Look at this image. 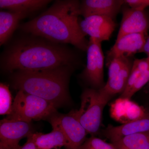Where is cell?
<instances>
[{"instance_id":"cell-2","label":"cell","mask_w":149,"mask_h":149,"mask_svg":"<svg viewBox=\"0 0 149 149\" xmlns=\"http://www.w3.org/2000/svg\"><path fill=\"white\" fill-rule=\"evenodd\" d=\"M80 2L56 1L39 16L21 25L24 32L60 44H71L86 51L89 42L78 22Z\"/></svg>"},{"instance_id":"cell-11","label":"cell","mask_w":149,"mask_h":149,"mask_svg":"<svg viewBox=\"0 0 149 149\" xmlns=\"http://www.w3.org/2000/svg\"><path fill=\"white\" fill-rule=\"evenodd\" d=\"M123 8L122 20L116 40L128 34H145L149 28V19L145 11L130 7Z\"/></svg>"},{"instance_id":"cell-18","label":"cell","mask_w":149,"mask_h":149,"mask_svg":"<svg viewBox=\"0 0 149 149\" xmlns=\"http://www.w3.org/2000/svg\"><path fill=\"white\" fill-rule=\"evenodd\" d=\"M111 143L116 149H149V130L125 136Z\"/></svg>"},{"instance_id":"cell-20","label":"cell","mask_w":149,"mask_h":149,"mask_svg":"<svg viewBox=\"0 0 149 149\" xmlns=\"http://www.w3.org/2000/svg\"><path fill=\"white\" fill-rule=\"evenodd\" d=\"M12 97L8 85L0 84V114L10 115L12 111Z\"/></svg>"},{"instance_id":"cell-22","label":"cell","mask_w":149,"mask_h":149,"mask_svg":"<svg viewBox=\"0 0 149 149\" xmlns=\"http://www.w3.org/2000/svg\"><path fill=\"white\" fill-rule=\"evenodd\" d=\"M125 3L130 8L144 11L145 9L149 7V0H125Z\"/></svg>"},{"instance_id":"cell-13","label":"cell","mask_w":149,"mask_h":149,"mask_svg":"<svg viewBox=\"0 0 149 149\" xmlns=\"http://www.w3.org/2000/svg\"><path fill=\"white\" fill-rule=\"evenodd\" d=\"M149 130V111L143 117L118 126L109 125L103 130V135L113 143L125 136Z\"/></svg>"},{"instance_id":"cell-15","label":"cell","mask_w":149,"mask_h":149,"mask_svg":"<svg viewBox=\"0 0 149 149\" xmlns=\"http://www.w3.org/2000/svg\"><path fill=\"white\" fill-rule=\"evenodd\" d=\"M27 15V13L9 10L0 12V45L7 42L20 20Z\"/></svg>"},{"instance_id":"cell-14","label":"cell","mask_w":149,"mask_h":149,"mask_svg":"<svg viewBox=\"0 0 149 149\" xmlns=\"http://www.w3.org/2000/svg\"><path fill=\"white\" fill-rule=\"evenodd\" d=\"M52 132L47 134L33 133L32 134L37 149H55L67 146V141L64 133L59 128L52 127Z\"/></svg>"},{"instance_id":"cell-7","label":"cell","mask_w":149,"mask_h":149,"mask_svg":"<svg viewBox=\"0 0 149 149\" xmlns=\"http://www.w3.org/2000/svg\"><path fill=\"white\" fill-rule=\"evenodd\" d=\"M52 127H56L64 133L67 146L65 149H80L86 140L87 131L71 115L54 113L49 118Z\"/></svg>"},{"instance_id":"cell-16","label":"cell","mask_w":149,"mask_h":149,"mask_svg":"<svg viewBox=\"0 0 149 149\" xmlns=\"http://www.w3.org/2000/svg\"><path fill=\"white\" fill-rule=\"evenodd\" d=\"M134 60L133 57L130 58L120 71L111 78L108 79L103 88L107 93L113 96L118 93H123L128 83Z\"/></svg>"},{"instance_id":"cell-25","label":"cell","mask_w":149,"mask_h":149,"mask_svg":"<svg viewBox=\"0 0 149 149\" xmlns=\"http://www.w3.org/2000/svg\"><path fill=\"white\" fill-rule=\"evenodd\" d=\"M0 149H10L7 146L2 143H0Z\"/></svg>"},{"instance_id":"cell-3","label":"cell","mask_w":149,"mask_h":149,"mask_svg":"<svg viewBox=\"0 0 149 149\" xmlns=\"http://www.w3.org/2000/svg\"><path fill=\"white\" fill-rule=\"evenodd\" d=\"M74 66L63 65L38 70H18L13 72L14 89L40 97L57 108L70 102L68 85Z\"/></svg>"},{"instance_id":"cell-8","label":"cell","mask_w":149,"mask_h":149,"mask_svg":"<svg viewBox=\"0 0 149 149\" xmlns=\"http://www.w3.org/2000/svg\"><path fill=\"white\" fill-rule=\"evenodd\" d=\"M31 123L7 118L0 122V143L10 149H19V142L33 133Z\"/></svg>"},{"instance_id":"cell-9","label":"cell","mask_w":149,"mask_h":149,"mask_svg":"<svg viewBox=\"0 0 149 149\" xmlns=\"http://www.w3.org/2000/svg\"><path fill=\"white\" fill-rule=\"evenodd\" d=\"M80 26L85 35L102 43L109 40L115 29L116 23L110 17L93 15L84 18L80 22Z\"/></svg>"},{"instance_id":"cell-17","label":"cell","mask_w":149,"mask_h":149,"mask_svg":"<svg viewBox=\"0 0 149 149\" xmlns=\"http://www.w3.org/2000/svg\"><path fill=\"white\" fill-rule=\"evenodd\" d=\"M51 2L49 0H1L0 8L28 15L43 8Z\"/></svg>"},{"instance_id":"cell-23","label":"cell","mask_w":149,"mask_h":149,"mask_svg":"<svg viewBox=\"0 0 149 149\" xmlns=\"http://www.w3.org/2000/svg\"><path fill=\"white\" fill-rule=\"evenodd\" d=\"M32 134L27 137V142L19 149H37L35 142L32 137Z\"/></svg>"},{"instance_id":"cell-27","label":"cell","mask_w":149,"mask_h":149,"mask_svg":"<svg viewBox=\"0 0 149 149\" xmlns=\"http://www.w3.org/2000/svg\"><path fill=\"white\" fill-rule=\"evenodd\" d=\"M55 149H61L60 148H56Z\"/></svg>"},{"instance_id":"cell-12","label":"cell","mask_w":149,"mask_h":149,"mask_svg":"<svg viewBox=\"0 0 149 149\" xmlns=\"http://www.w3.org/2000/svg\"><path fill=\"white\" fill-rule=\"evenodd\" d=\"M124 4V0H84L80 2L79 13L84 18L101 15L114 20Z\"/></svg>"},{"instance_id":"cell-19","label":"cell","mask_w":149,"mask_h":149,"mask_svg":"<svg viewBox=\"0 0 149 149\" xmlns=\"http://www.w3.org/2000/svg\"><path fill=\"white\" fill-rule=\"evenodd\" d=\"M149 69V58L134 60L128 83L125 90L121 93L120 98H123L129 92L134 83L141 77L142 74Z\"/></svg>"},{"instance_id":"cell-5","label":"cell","mask_w":149,"mask_h":149,"mask_svg":"<svg viewBox=\"0 0 149 149\" xmlns=\"http://www.w3.org/2000/svg\"><path fill=\"white\" fill-rule=\"evenodd\" d=\"M55 106L40 97L18 91L14 100L12 111L6 118L31 123L49 118L57 112Z\"/></svg>"},{"instance_id":"cell-10","label":"cell","mask_w":149,"mask_h":149,"mask_svg":"<svg viewBox=\"0 0 149 149\" xmlns=\"http://www.w3.org/2000/svg\"><path fill=\"white\" fill-rule=\"evenodd\" d=\"M146 40L144 33L128 34L116 40L114 45L107 53V66L115 58L132 57L135 54L140 52Z\"/></svg>"},{"instance_id":"cell-6","label":"cell","mask_w":149,"mask_h":149,"mask_svg":"<svg viewBox=\"0 0 149 149\" xmlns=\"http://www.w3.org/2000/svg\"><path fill=\"white\" fill-rule=\"evenodd\" d=\"M87 52V65L82 73V78L93 89L104 88V57L102 43L90 38Z\"/></svg>"},{"instance_id":"cell-4","label":"cell","mask_w":149,"mask_h":149,"mask_svg":"<svg viewBox=\"0 0 149 149\" xmlns=\"http://www.w3.org/2000/svg\"><path fill=\"white\" fill-rule=\"evenodd\" d=\"M112 97L103 88L85 89L81 95L80 108L69 114L81 123L87 133L94 135L100 127L104 108Z\"/></svg>"},{"instance_id":"cell-24","label":"cell","mask_w":149,"mask_h":149,"mask_svg":"<svg viewBox=\"0 0 149 149\" xmlns=\"http://www.w3.org/2000/svg\"><path fill=\"white\" fill-rule=\"evenodd\" d=\"M140 52L144 53L147 55V57L149 58V37L146 40L145 45Z\"/></svg>"},{"instance_id":"cell-21","label":"cell","mask_w":149,"mask_h":149,"mask_svg":"<svg viewBox=\"0 0 149 149\" xmlns=\"http://www.w3.org/2000/svg\"><path fill=\"white\" fill-rule=\"evenodd\" d=\"M80 149H116L111 143H109L102 139L93 136L89 139H86Z\"/></svg>"},{"instance_id":"cell-26","label":"cell","mask_w":149,"mask_h":149,"mask_svg":"<svg viewBox=\"0 0 149 149\" xmlns=\"http://www.w3.org/2000/svg\"><path fill=\"white\" fill-rule=\"evenodd\" d=\"M145 92L147 93H149V82L145 87Z\"/></svg>"},{"instance_id":"cell-1","label":"cell","mask_w":149,"mask_h":149,"mask_svg":"<svg viewBox=\"0 0 149 149\" xmlns=\"http://www.w3.org/2000/svg\"><path fill=\"white\" fill-rule=\"evenodd\" d=\"M76 60L74 52L63 44L32 35L12 44L3 56L1 65L6 71L13 72L74 66Z\"/></svg>"}]
</instances>
